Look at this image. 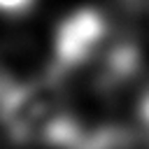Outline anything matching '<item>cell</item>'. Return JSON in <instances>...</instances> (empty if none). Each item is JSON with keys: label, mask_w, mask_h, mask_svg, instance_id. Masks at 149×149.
<instances>
[{"label": "cell", "mask_w": 149, "mask_h": 149, "mask_svg": "<svg viewBox=\"0 0 149 149\" xmlns=\"http://www.w3.org/2000/svg\"><path fill=\"white\" fill-rule=\"evenodd\" d=\"M35 0H0V12L2 14H26L33 7Z\"/></svg>", "instance_id": "277c9868"}, {"label": "cell", "mask_w": 149, "mask_h": 149, "mask_svg": "<svg viewBox=\"0 0 149 149\" xmlns=\"http://www.w3.org/2000/svg\"><path fill=\"white\" fill-rule=\"evenodd\" d=\"M68 116L61 100V84L51 77L21 81L0 102V130L19 144L44 142Z\"/></svg>", "instance_id": "6da1fadb"}, {"label": "cell", "mask_w": 149, "mask_h": 149, "mask_svg": "<svg viewBox=\"0 0 149 149\" xmlns=\"http://www.w3.org/2000/svg\"><path fill=\"white\" fill-rule=\"evenodd\" d=\"M112 33L107 19L98 9H77L61 21L54 35V65L47 77L54 81H63L65 74L88 68L105 44L109 42Z\"/></svg>", "instance_id": "7a4b0ae2"}, {"label": "cell", "mask_w": 149, "mask_h": 149, "mask_svg": "<svg viewBox=\"0 0 149 149\" xmlns=\"http://www.w3.org/2000/svg\"><path fill=\"white\" fill-rule=\"evenodd\" d=\"M140 123H142L144 135L149 137V93L140 100Z\"/></svg>", "instance_id": "5b68a950"}, {"label": "cell", "mask_w": 149, "mask_h": 149, "mask_svg": "<svg viewBox=\"0 0 149 149\" xmlns=\"http://www.w3.org/2000/svg\"><path fill=\"white\" fill-rule=\"evenodd\" d=\"M77 149H140V140L133 130L105 126L93 133H86Z\"/></svg>", "instance_id": "3957f363"}]
</instances>
